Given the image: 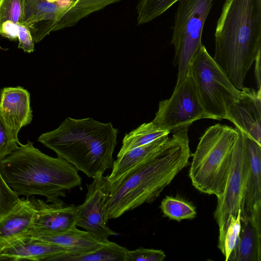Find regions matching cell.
Masks as SVG:
<instances>
[{
  "label": "cell",
  "mask_w": 261,
  "mask_h": 261,
  "mask_svg": "<svg viewBox=\"0 0 261 261\" xmlns=\"http://www.w3.org/2000/svg\"><path fill=\"white\" fill-rule=\"evenodd\" d=\"M188 128L173 133L163 146L110 181L106 210L109 220L151 203L189 163Z\"/></svg>",
  "instance_id": "1"
},
{
  "label": "cell",
  "mask_w": 261,
  "mask_h": 261,
  "mask_svg": "<svg viewBox=\"0 0 261 261\" xmlns=\"http://www.w3.org/2000/svg\"><path fill=\"white\" fill-rule=\"evenodd\" d=\"M214 60L241 90L261 52V0H225L215 33Z\"/></svg>",
  "instance_id": "2"
},
{
  "label": "cell",
  "mask_w": 261,
  "mask_h": 261,
  "mask_svg": "<svg viewBox=\"0 0 261 261\" xmlns=\"http://www.w3.org/2000/svg\"><path fill=\"white\" fill-rule=\"evenodd\" d=\"M0 171L18 196L40 195L47 203L61 200L67 190L80 186L82 179L72 164L43 153L30 141L0 161Z\"/></svg>",
  "instance_id": "3"
},
{
  "label": "cell",
  "mask_w": 261,
  "mask_h": 261,
  "mask_svg": "<svg viewBox=\"0 0 261 261\" xmlns=\"http://www.w3.org/2000/svg\"><path fill=\"white\" fill-rule=\"evenodd\" d=\"M117 133L111 122L67 117L57 129L41 134L38 140L93 178L112 168Z\"/></svg>",
  "instance_id": "4"
},
{
  "label": "cell",
  "mask_w": 261,
  "mask_h": 261,
  "mask_svg": "<svg viewBox=\"0 0 261 261\" xmlns=\"http://www.w3.org/2000/svg\"><path fill=\"white\" fill-rule=\"evenodd\" d=\"M239 130L216 124L206 129L199 139L189 171L192 185L201 193H223L229 173Z\"/></svg>",
  "instance_id": "5"
},
{
  "label": "cell",
  "mask_w": 261,
  "mask_h": 261,
  "mask_svg": "<svg viewBox=\"0 0 261 261\" xmlns=\"http://www.w3.org/2000/svg\"><path fill=\"white\" fill-rule=\"evenodd\" d=\"M197 93L206 118L225 119L229 105L239 98L236 89L204 45L196 52L189 66Z\"/></svg>",
  "instance_id": "6"
},
{
  "label": "cell",
  "mask_w": 261,
  "mask_h": 261,
  "mask_svg": "<svg viewBox=\"0 0 261 261\" xmlns=\"http://www.w3.org/2000/svg\"><path fill=\"white\" fill-rule=\"evenodd\" d=\"M214 1L178 2L171 39L174 48L173 64L178 67L177 82L188 74L191 61L202 44L203 27Z\"/></svg>",
  "instance_id": "7"
},
{
  "label": "cell",
  "mask_w": 261,
  "mask_h": 261,
  "mask_svg": "<svg viewBox=\"0 0 261 261\" xmlns=\"http://www.w3.org/2000/svg\"><path fill=\"white\" fill-rule=\"evenodd\" d=\"M249 166V154L244 135L239 130L226 186L223 194L217 198L214 213L219 227L218 246L221 252L230 219L237 217L240 210L242 213Z\"/></svg>",
  "instance_id": "8"
},
{
  "label": "cell",
  "mask_w": 261,
  "mask_h": 261,
  "mask_svg": "<svg viewBox=\"0 0 261 261\" xmlns=\"http://www.w3.org/2000/svg\"><path fill=\"white\" fill-rule=\"evenodd\" d=\"M202 118L206 116L193 78L188 72L176 82L171 97L160 102L152 122L161 129L174 133L188 128L193 122Z\"/></svg>",
  "instance_id": "9"
},
{
  "label": "cell",
  "mask_w": 261,
  "mask_h": 261,
  "mask_svg": "<svg viewBox=\"0 0 261 261\" xmlns=\"http://www.w3.org/2000/svg\"><path fill=\"white\" fill-rule=\"evenodd\" d=\"M90 184H87V192L84 202L76 206V226L84 228L101 242L109 241L117 235L108 225L106 202L109 194L110 181L108 175L98 174Z\"/></svg>",
  "instance_id": "10"
},
{
  "label": "cell",
  "mask_w": 261,
  "mask_h": 261,
  "mask_svg": "<svg viewBox=\"0 0 261 261\" xmlns=\"http://www.w3.org/2000/svg\"><path fill=\"white\" fill-rule=\"evenodd\" d=\"M225 119L246 137L261 145V87H243L239 98L228 107Z\"/></svg>",
  "instance_id": "11"
},
{
  "label": "cell",
  "mask_w": 261,
  "mask_h": 261,
  "mask_svg": "<svg viewBox=\"0 0 261 261\" xmlns=\"http://www.w3.org/2000/svg\"><path fill=\"white\" fill-rule=\"evenodd\" d=\"M36 207L30 234L64 231L76 227V206L60 200L47 202L32 197Z\"/></svg>",
  "instance_id": "12"
},
{
  "label": "cell",
  "mask_w": 261,
  "mask_h": 261,
  "mask_svg": "<svg viewBox=\"0 0 261 261\" xmlns=\"http://www.w3.org/2000/svg\"><path fill=\"white\" fill-rule=\"evenodd\" d=\"M250 166L243 204L241 219H249L261 233V145L244 135Z\"/></svg>",
  "instance_id": "13"
},
{
  "label": "cell",
  "mask_w": 261,
  "mask_h": 261,
  "mask_svg": "<svg viewBox=\"0 0 261 261\" xmlns=\"http://www.w3.org/2000/svg\"><path fill=\"white\" fill-rule=\"evenodd\" d=\"M0 115L12 136L18 140L19 130L33 118L29 91L20 86L3 88L0 92Z\"/></svg>",
  "instance_id": "14"
},
{
  "label": "cell",
  "mask_w": 261,
  "mask_h": 261,
  "mask_svg": "<svg viewBox=\"0 0 261 261\" xmlns=\"http://www.w3.org/2000/svg\"><path fill=\"white\" fill-rule=\"evenodd\" d=\"M68 252L64 247L28 235L0 248V261H47L53 256Z\"/></svg>",
  "instance_id": "15"
},
{
  "label": "cell",
  "mask_w": 261,
  "mask_h": 261,
  "mask_svg": "<svg viewBox=\"0 0 261 261\" xmlns=\"http://www.w3.org/2000/svg\"><path fill=\"white\" fill-rule=\"evenodd\" d=\"M36 207L29 198H19L14 208L0 219V248L29 234Z\"/></svg>",
  "instance_id": "16"
},
{
  "label": "cell",
  "mask_w": 261,
  "mask_h": 261,
  "mask_svg": "<svg viewBox=\"0 0 261 261\" xmlns=\"http://www.w3.org/2000/svg\"><path fill=\"white\" fill-rule=\"evenodd\" d=\"M58 8L54 0H25L22 23L30 30L35 42L50 33Z\"/></svg>",
  "instance_id": "17"
},
{
  "label": "cell",
  "mask_w": 261,
  "mask_h": 261,
  "mask_svg": "<svg viewBox=\"0 0 261 261\" xmlns=\"http://www.w3.org/2000/svg\"><path fill=\"white\" fill-rule=\"evenodd\" d=\"M58 13L50 33L74 26L85 17L122 0H54Z\"/></svg>",
  "instance_id": "18"
},
{
  "label": "cell",
  "mask_w": 261,
  "mask_h": 261,
  "mask_svg": "<svg viewBox=\"0 0 261 261\" xmlns=\"http://www.w3.org/2000/svg\"><path fill=\"white\" fill-rule=\"evenodd\" d=\"M30 237L65 248L69 254H82L94 251L105 242L95 238L89 232L76 227L60 232L31 233Z\"/></svg>",
  "instance_id": "19"
},
{
  "label": "cell",
  "mask_w": 261,
  "mask_h": 261,
  "mask_svg": "<svg viewBox=\"0 0 261 261\" xmlns=\"http://www.w3.org/2000/svg\"><path fill=\"white\" fill-rule=\"evenodd\" d=\"M261 233L248 218L241 219V229L238 243L228 261H260Z\"/></svg>",
  "instance_id": "20"
},
{
  "label": "cell",
  "mask_w": 261,
  "mask_h": 261,
  "mask_svg": "<svg viewBox=\"0 0 261 261\" xmlns=\"http://www.w3.org/2000/svg\"><path fill=\"white\" fill-rule=\"evenodd\" d=\"M168 135L162 137L147 144L127 151L113 162L112 170L108 179H116L130 168L144 160L160 149L168 140Z\"/></svg>",
  "instance_id": "21"
},
{
  "label": "cell",
  "mask_w": 261,
  "mask_h": 261,
  "mask_svg": "<svg viewBox=\"0 0 261 261\" xmlns=\"http://www.w3.org/2000/svg\"><path fill=\"white\" fill-rule=\"evenodd\" d=\"M127 251L126 248L109 240L94 251L77 254L63 253L47 261H126Z\"/></svg>",
  "instance_id": "22"
},
{
  "label": "cell",
  "mask_w": 261,
  "mask_h": 261,
  "mask_svg": "<svg viewBox=\"0 0 261 261\" xmlns=\"http://www.w3.org/2000/svg\"><path fill=\"white\" fill-rule=\"evenodd\" d=\"M25 0H0V35L11 40L17 39L19 26L23 24Z\"/></svg>",
  "instance_id": "23"
},
{
  "label": "cell",
  "mask_w": 261,
  "mask_h": 261,
  "mask_svg": "<svg viewBox=\"0 0 261 261\" xmlns=\"http://www.w3.org/2000/svg\"><path fill=\"white\" fill-rule=\"evenodd\" d=\"M170 132L158 127L152 121L142 124L137 128L126 134L122 140V146L117 157L124 152L139 146L149 143Z\"/></svg>",
  "instance_id": "24"
},
{
  "label": "cell",
  "mask_w": 261,
  "mask_h": 261,
  "mask_svg": "<svg viewBox=\"0 0 261 261\" xmlns=\"http://www.w3.org/2000/svg\"><path fill=\"white\" fill-rule=\"evenodd\" d=\"M160 208L165 216L178 222L193 219L197 215L195 208L192 205L171 196H166L162 200Z\"/></svg>",
  "instance_id": "25"
},
{
  "label": "cell",
  "mask_w": 261,
  "mask_h": 261,
  "mask_svg": "<svg viewBox=\"0 0 261 261\" xmlns=\"http://www.w3.org/2000/svg\"><path fill=\"white\" fill-rule=\"evenodd\" d=\"M180 0H139L137 5V24L148 23L160 16Z\"/></svg>",
  "instance_id": "26"
},
{
  "label": "cell",
  "mask_w": 261,
  "mask_h": 261,
  "mask_svg": "<svg viewBox=\"0 0 261 261\" xmlns=\"http://www.w3.org/2000/svg\"><path fill=\"white\" fill-rule=\"evenodd\" d=\"M241 214L242 211L240 210L237 217L230 219L226 231L224 248L222 252L225 257V261H228L231 252L238 243L241 229Z\"/></svg>",
  "instance_id": "27"
},
{
  "label": "cell",
  "mask_w": 261,
  "mask_h": 261,
  "mask_svg": "<svg viewBox=\"0 0 261 261\" xmlns=\"http://www.w3.org/2000/svg\"><path fill=\"white\" fill-rule=\"evenodd\" d=\"M19 198L16 193L6 183L0 171V219L14 208Z\"/></svg>",
  "instance_id": "28"
},
{
  "label": "cell",
  "mask_w": 261,
  "mask_h": 261,
  "mask_svg": "<svg viewBox=\"0 0 261 261\" xmlns=\"http://www.w3.org/2000/svg\"><path fill=\"white\" fill-rule=\"evenodd\" d=\"M20 144L12 136L0 115V161L17 149Z\"/></svg>",
  "instance_id": "29"
},
{
  "label": "cell",
  "mask_w": 261,
  "mask_h": 261,
  "mask_svg": "<svg viewBox=\"0 0 261 261\" xmlns=\"http://www.w3.org/2000/svg\"><path fill=\"white\" fill-rule=\"evenodd\" d=\"M166 257L162 250L139 248L128 250L126 261H163Z\"/></svg>",
  "instance_id": "30"
},
{
  "label": "cell",
  "mask_w": 261,
  "mask_h": 261,
  "mask_svg": "<svg viewBox=\"0 0 261 261\" xmlns=\"http://www.w3.org/2000/svg\"><path fill=\"white\" fill-rule=\"evenodd\" d=\"M19 48L31 53L34 50V40L29 29L23 24L19 27L17 35Z\"/></svg>",
  "instance_id": "31"
},
{
  "label": "cell",
  "mask_w": 261,
  "mask_h": 261,
  "mask_svg": "<svg viewBox=\"0 0 261 261\" xmlns=\"http://www.w3.org/2000/svg\"><path fill=\"white\" fill-rule=\"evenodd\" d=\"M254 62V76L258 88L261 87V52L257 55Z\"/></svg>",
  "instance_id": "32"
}]
</instances>
